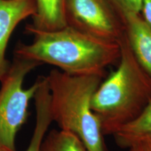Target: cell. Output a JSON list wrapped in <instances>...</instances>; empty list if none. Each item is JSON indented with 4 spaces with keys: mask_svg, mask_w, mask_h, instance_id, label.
<instances>
[{
    "mask_svg": "<svg viewBox=\"0 0 151 151\" xmlns=\"http://www.w3.org/2000/svg\"><path fill=\"white\" fill-rule=\"evenodd\" d=\"M139 14L143 20L151 27V0H142Z\"/></svg>",
    "mask_w": 151,
    "mask_h": 151,
    "instance_id": "4fadbf2b",
    "label": "cell"
},
{
    "mask_svg": "<svg viewBox=\"0 0 151 151\" xmlns=\"http://www.w3.org/2000/svg\"><path fill=\"white\" fill-rule=\"evenodd\" d=\"M116 144L129 148L135 143L151 140V101L136 120L118 130L114 134Z\"/></svg>",
    "mask_w": 151,
    "mask_h": 151,
    "instance_id": "30bf717a",
    "label": "cell"
},
{
    "mask_svg": "<svg viewBox=\"0 0 151 151\" xmlns=\"http://www.w3.org/2000/svg\"><path fill=\"white\" fill-rule=\"evenodd\" d=\"M33 36L29 44L19 43L15 56L48 64L71 75H99L106 69L119 63L120 44L98 39L71 26L52 31H41L25 27Z\"/></svg>",
    "mask_w": 151,
    "mask_h": 151,
    "instance_id": "6da1fadb",
    "label": "cell"
},
{
    "mask_svg": "<svg viewBox=\"0 0 151 151\" xmlns=\"http://www.w3.org/2000/svg\"><path fill=\"white\" fill-rule=\"evenodd\" d=\"M34 99L36 122L31 140L25 151H40L41 143L52 122L50 105V92L46 76H40V84Z\"/></svg>",
    "mask_w": 151,
    "mask_h": 151,
    "instance_id": "ba28073f",
    "label": "cell"
},
{
    "mask_svg": "<svg viewBox=\"0 0 151 151\" xmlns=\"http://www.w3.org/2000/svg\"><path fill=\"white\" fill-rule=\"evenodd\" d=\"M52 122L78 136L88 151H109L99 119L92 111L93 94L102 82L99 75H71L52 69L46 76Z\"/></svg>",
    "mask_w": 151,
    "mask_h": 151,
    "instance_id": "3957f363",
    "label": "cell"
},
{
    "mask_svg": "<svg viewBox=\"0 0 151 151\" xmlns=\"http://www.w3.org/2000/svg\"><path fill=\"white\" fill-rule=\"evenodd\" d=\"M123 20L130 48L138 62L151 76V27L139 14L125 15Z\"/></svg>",
    "mask_w": 151,
    "mask_h": 151,
    "instance_id": "52a82bcc",
    "label": "cell"
},
{
    "mask_svg": "<svg viewBox=\"0 0 151 151\" xmlns=\"http://www.w3.org/2000/svg\"><path fill=\"white\" fill-rule=\"evenodd\" d=\"M0 151H17V150H12V149L7 148V147L0 146Z\"/></svg>",
    "mask_w": 151,
    "mask_h": 151,
    "instance_id": "9a60e30c",
    "label": "cell"
},
{
    "mask_svg": "<svg viewBox=\"0 0 151 151\" xmlns=\"http://www.w3.org/2000/svg\"><path fill=\"white\" fill-rule=\"evenodd\" d=\"M118 43V68L102 81L91 101L104 136L136 120L151 101V76L135 58L125 34Z\"/></svg>",
    "mask_w": 151,
    "mask_h": 151,
    "instance_id": "7a4b0ae2",
    "label": "cell"
},
{
    "mask_svg": "<svg viewBox=\"0 0 151 151\" xmlns=\"http://www.w3.org/2000/svg\"><path fill=\"white\" fill-rule=\"evenodd\" d=\"M36 0H0V81L11 63L6 58L9 39L22 20L36 13Z\"/></svg>",
    "mask_w": 151,
    "mask_h": 151,
    "instance_id": "8992f818",
    "label": "cell"
},
{
    "mask_svg": "<svg viewBox=\"0 0 151 151\" xmlns=\"http://www.w3.org/2000/svg\"><path fill=\"white\" fill-rule=\"evenodd\" d=\"M40 151H88L80 138L73 132L52 129L45 136Z\"/></svg>",
    "mask_w": 151,
    "mask_h": 151,
    "instance_id": "8fae6325",
    "label": "cell"
},
{
    "mask_svg": "<svg viewBox=\"0 0 151 151\" xmlns=\"http://www.w3.org/2000/svg\"><path fill=\"white\" fill-rule=\"evenodd\" d=\"M123 19L125 15L140 13L142 0H107Z\"/></svg>",
    "mask_w": 151,
    "mask_h": 151,
    "instance_id": "7c38bea8",
    "label": "cell"
},
{
    "mask_svg": "<svg viewBox=\"0 0 151 151\" xmlns=\"http://www.w3.org/2000/svg\"><path fill=\"white\" fill-rule=\"evenodd\" d=\"M39 65L37 62L15 56L0 81V146L16 150L17 134L27 120L30 101L40 84L39 76L32 86L24 88V78Z\"/></svg>",
    "mask_w": 151,
    "mask_h": 151,
    "instance_id": "277c9868",
    "label": "cell"
},
{
    "mask_svg": "<svg viewBox=\"0 0 151 151\" xmlns=\"http://www.w3.org/2000/svg\"><path fill=\"white\" fill-rule=\"evenodd\" d=\"M129 151H151V140H143L135 143L129 147Z\"/></svg>",
    "mask_w": 151,
    "mask_h": 151,
    "instance_id": "5bb4252c",
    "label": "cell"
},
{
    "mask_svg": "<svg viewBox=\"0 0 151 151\" xmlns=\"http://www.w3.org/2000/svg\"><path fill=\"white\" fill-rule=\"evenodd\" d=\"M66 0H36V13L31 24L26 25L41 31H52L67 26Z\"/></svg>",
    "mask_w": 151,
    "mask_h": 151,
    "instance_id": "9c48e42d",
    "label": "cell"
},
{
    "mask_svg": "<svg viewBox=\"0 0 151 151\" xmlns=\"http://www.w3.org/2000/svg\"><path fill=\"white\" fill-rule=\"evenodd\" d=\"M67 25L105 41L118 43L125 34L123 19L107 0H66Z\"/></svg>",
    "mask_w": 151,
    "mask_h": 151,
    "instance_id": "5b68a950",
    "label": "cell"
}]
</instances>
